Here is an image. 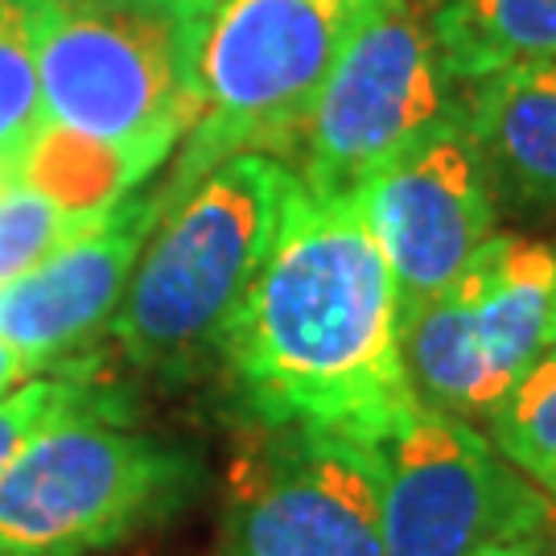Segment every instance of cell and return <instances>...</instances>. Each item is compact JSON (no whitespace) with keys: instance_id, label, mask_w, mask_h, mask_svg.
<instances>
[{"instance_id":"obj_2","label":"cell","mask_w":556,"mask_h":556,"mask_svg":"<svg viewBox=\"0 0 556 556\" xmlns=\"http://www.w3.org/2000/svg\"><path fill=\"white\" fill-rule=\"evenodd\" d=\"M298 190L289 161L236 153L161 202L112 318L119 351L144 371H190L219 355L239 301L264 268Z\"/></svg>"},{"instance_id":"obj_19","label":"cell","mask_w":556,"mask_h":556,"mask_svg":"<svg viewBox=\"0 0 556 556\" xmlns=\"http://www.w3.org/2000/svg\"><path fill=\"white\" fill-rule=\"evenodd\" d=\"M482 556H556L553 523L532 528V532H523V536H516V540H503V544H495L491 553H482Z\"/></svg>"},{"instance_id":"obj_8","label":"cell","mask_w":556,"mask_h":556,"mask_svg":"<svg viewBox=\"0 0 556 556\" xmlns=\"http://www.w3.org/2000/svg\"><path fill=\"white\" fill-rule=\"evenodd\" d=\"M553 503L475 420L420 404L379 445L383 556H482L548 523Z\"/></svg>"},{"instance_id":"obj_14","label":"cell","mask_w":556,"mask_h":556,"mask_svg":"<svg viewBox=\"0 0 556 556\" xmlns=\"http://www.w3.org/2000/svg\"><path fill=\"white\" fill-rule=\"evenodd\" d=\"M153 169L157 161L46 119L21 157L17 178L79 219H103L112 206L137 194V186Z\"/></svg>"},{"instance_id":"obj_10","label":"cell","mask_w":556,"mask_h":556,"mask_svg":"<svg viewBox=\"0 0 556 556\" xmlns=\"http://www.w3.org/2000/svg\"><path fill=\"white\" fill-rule=\"evenodd\" d=\"M351 202L392 268L404 314L450 289L498 231V206L462 116L413 140Z\"/></svg>"},{"instance_id":"obj_21","label":"cell","mask_w":556,"mask_h":556,"mask_svg":"<svg viewBox=\"0 0 556 556\" xmlns=\"http://www.w3.org/2000/svg\"><path fill=\"white\" fill-rule=\"evenodd\" d=\"M553 503V498H548ZM548 523H553V532H556V503H553V511H548Z\"/></svg>"},{"instance_id":"obj_15","label":"cell","mask_w":556,"mask_h":556,"mask_svg":"<svg viewBox=\"0 0 556 556\" xmlns=\"http://www.w3.org/2000/svg\"><path fill=\"white\" fill-rule=\"evenodd\" d=\"M486 425L498 454L556 503V346L503 396Z\"/></svg>"},{"instance_id":"obj_4","label":"cell","mask_w":556,"mask_h":556,"mask_svg":"<svg viewBox=\"0 0 556 556\" xmlns=\"http://www.w3.org/2000/svg\"><path fill=\"white\" fill-rule=\"evenodd\" d=\"M219 0H34L46 119L165 161L202 112Z\"/></svg>"},{"instance_id":"obj_5","label":"cell","mask_w":556,"mask_h":556,"mask_svg":"<svg viewBox=\"0 0 556 556\" xmlns=\"http://www.w3.org/2000/svg\"><path fill=\"white\" fill-rule=\"evenodd\" d=\"M388 0H219L202 46V112L161 186L174 202L236 153L289 161L301 124L346 46Z\"/></svg>"},{"instance_id":"obj_6","label":"cell","mask_w":556,"mask_h":556,"mask_svg":"<svg viewBox=\"0 0 556 556\" xmlns=\"http://www.w3.org/2000/svg\"><path fill=\"white\" fill-rule=\"evenodd\" d=\"M556 346V248L495 231L462 277L404 314L400 355L425 408L486 420Z\"/></svg>"},{"instance_id":"obj_17","label":"cell","mask_w":556,"mask_h":556,"mask_svg":"<svg viewBox=\"0 0 556 556\" xmlns=\"http://www.w3.org/2000/svg\"><path fill=\"white\" fill-rule=\"evenodd\" d=\"M91 223L100 219H79L21 178H0V289L38 268Z\"/></svg>"},{"instance_id":"obj_16","label":"cell","mask_w":556,"mask_h":556,"mask_svg":"<svg viewBox=\"0 0 556 556\" xmlns=\"http://www.w3.org/2000/svg\"><path fill=\"white\" fill-rule=\"evenodd\" d=\"M46 124L34 50V0H0V178L17 165Z\"/></svg>"},{"instance_id":"obj_12","label":"cell","mask_w":556,"mask_h":556,"mask_svg":"<svg viewBox=\"0 0 556 556\" xmlns=\"http://www.w3.org/2000/svg\"><path fill=\"white\" fill-rule=\"evenodd\" d=\"M462 119L495 206H556V59L466 83Z\"/></svg>"},{"instance_id":"obj_13","label":"cell","mask_w":556,"mask_h":556,"mask_svg":"<svg viewBox=\"0 0 556 556\" xmlns=\"http://www.w3.org/2000/svg\"><path fill=\"white\" fill-rule=\"evenodd\" d=\"M425 25L457 87L519 62L556 59V0H433Z\"/></svg>"},{"instance_id":"obj_3","label":"cell","mask_w":556,"mask_h":556,"mask_svg":"<svg viewBox=\"0 0 556 556\" xmlns=\"http://www.w3.org/2000/svg\"><path fill=\"white\" fill-rule=\"evenodd\" d=\"M186 450L132 425L96 371L0 470V556H87L137 536L194 491Z\"/></svg>"},{"instance_id":"obj_18","label":"cell","mask_w":556,"mask_h":556,"mask_svg":"<svg viewBox=\"0 0 556 556\" xmlns=\"http://www.w3.org/2000/svg\"><path fill=\"white\" fill-rule=\"evenodd\" d=\"M87 371H91V363H62L54 371L25 379L9 396H0V470L21 450V441L29 438L41 420L79 388Z\"/></svg>"},{"instance_id":"obj_11","label":"cell","mask_w":556,"mask_h":556,"mask_svg":"<svg viewBox=\"0 0 556 556\" xmlns=\"http://www.w3.org/2000/svg\"><path fill=\"white\" fill-rule=\"evenodd\" d=\"M157 219L161 194H128L38 268L9 280L0 289V338L38 371L62 367L112 326Z\"/></svg>"},{"instance_id":"obj_9","label":"cell","mask_w":556,"mask_h":556,"mask_svg":"<svg viewBox=\"0 0 556 556\" xmlns=\"http://www.w3.org/2000/svg\"><path fill=\"white\" fill-rule=\"evenodd\" d=\"M223 556H383L379 445L264 429L239 457Z\"/></svg>"},{"instance_id":"obj_7","label":"cell","mask_w":556,"mask_h":556,"mask_svg":"<svg viewBox=\"0 0 556 556\" xmlns=\"http://www.w3.org/2000/svg\"><path fill=\"white\" fill-rule=\"evenodd\" d=\"M462 116L457 87L413 0H388L338 59L289 149V169L318 199L363 181L438 124Z\"/></svg>"},{"instance_id":"obj_1","label":"cell","mask_w":556,"mask_h":556,"mask_svg":"<svg viewBox=\"0 0 556 556\" xmlns=\"http://www.w3.org/2000/svg\"><path fill=\"white\" fill-rule=\"evenodd\" d=\"M400 330V289L355 202L298 181L219 355L260 429L383 445L420 408Z\"/></svg>"},{"instance_id":"obj_20","label":"cell","mask_w":556,"mask_h":556,"mask_svg":"<svg viewBox=\"0 0 556 556\" xmlns=\"http://www.w3.org/2000/svg\"><path fill=\"white\" fill-rule=\"evenodd\" d=\"M34 376H41L38 367L21 355V351H13L4 338H0V396H9L13 388H21L25 379H34Z\"/></svg>"}]
</instances>
